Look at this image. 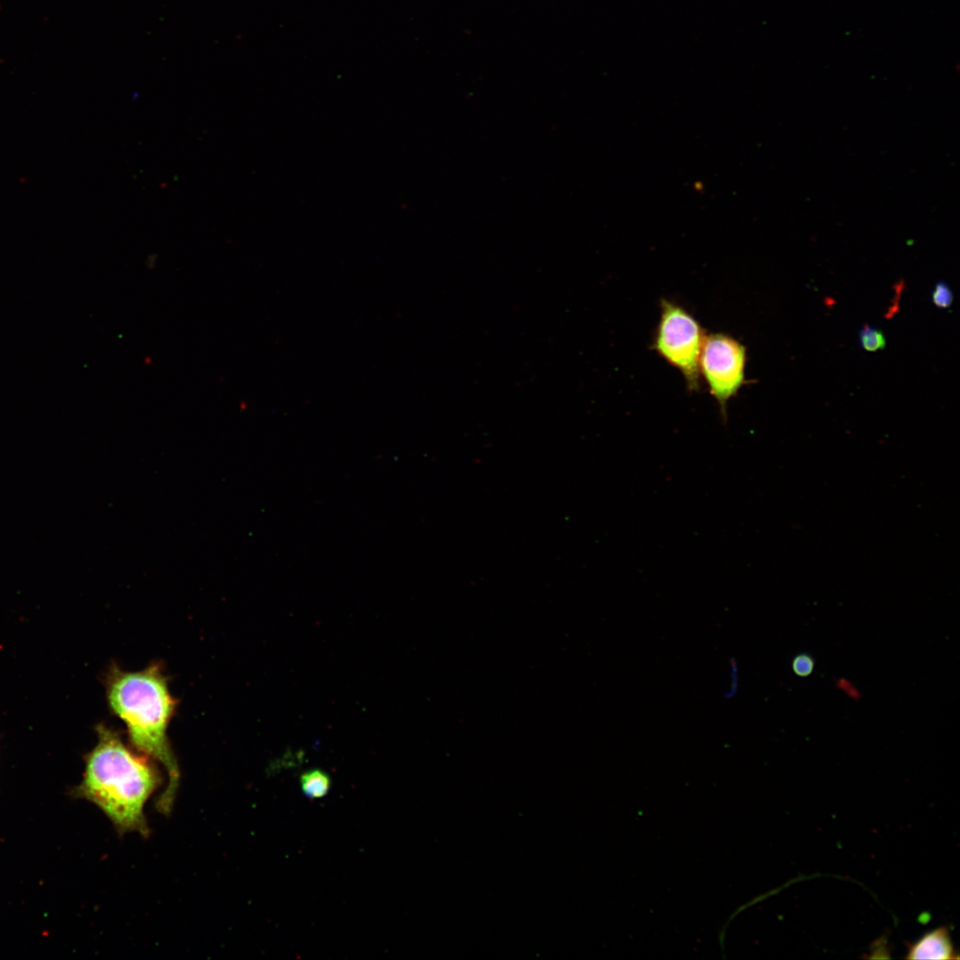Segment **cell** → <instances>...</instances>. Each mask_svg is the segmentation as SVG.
<instances>
[{
  "label": "cell",
  "instance_id": "6da1fadb",
  "mask_svg": "<svg viewBox=\"0 0 960 960\" xmlns=\"http://www.w3.org/2000/svg\"><path fill=\"white\" fill-rule=\"evenodd\" d=\"M98 732L79 794L95 804L120 835L148 836L144 809L161 785L160 773L147 756L132 751L112 730L100 726Z\"/></svg>",
  "mask_w": 960,
  "mask_h": 960
},
{
  "label": "cell",
  "instance_id": "7a4b0ae2",
  "mask_svg": "<svg viewBox=\"0 0 960 960\" xmlns=\"http://www.w3.org/2000/svg\"><path fill=\"white\" fill-rule=\"evenodd\" d=\"M108 700L114 713L125 724L133 747L164 766L169 780L157 801V809L165 814L170 812L180 772L167 738L175 700L163 669L157 664L136 672L114 668L108 680Z\"/></svg>",
  "mask_w": 960,
  "mask_h": 960
},
{
  "label": "cell",
  "instance_id": "3957f363",
  "mask_svg": "<svg viewBox=\"0 0 960 960\" xmlns=\"http://www.w3.org/2000/svg\"><path fill=\"white\" fill-rule=\"evenodd\" d=\"M705 333L699 322L680 305L662 299L652 348L683 375L687 388H700L699 361Z\"/></svg>",
  "mask_w": 960,
  "mask_h": 960
},
{
  "label": "cell",
  "instance_id": "277c9868",
  "mask_svg": "<svg viewBox=\"0 0 960 960\" xmlns=\"http://www.w3.org/2000/svg\"><path fill=\"white\" fill-rule=\"evenodd\" d=\"M747 349L739 340L724 333L705 335L699 361L700 374L719 405L724 421L727 404L747 383Z\"/></svg>",
  "mask_w": 960,
  "mask_h": 960
},
{
  "label": "cell",
  "instance_id": "5b68a950",
  "mask_svg": "<svg viewBox=\"0 0 960 960\" xmlns=\"http://www.w3.org/2000/svg\"><path fill=\"white\" fill-rule=\"evenodd\" d=\"M948 927L940 926L924 934L908 948L907 959H958Z\"/></svg>",
  "mask_w": 960,
  "mask_h": 960
},
{
  "label": "cell",
  "instance_id": "8992f818",
  "mask_svg": "<svg viewBox=\"0 0 960 960\" xmlns=\"http://www.w3.org/2000/svg\"><path fill=\"white\" fill-rule=\"evenodd\" d=\"M300 783L306 796L320 798L328 793L331 788V778L320 769H311L300 775Z\"/></svg>",
  "mask_w": 960,
  "mask_h": 960
},
{
  "label": "cell",
  "instance_id": "52a82bcc",
  "mask_svg": "<svg viewBox=\"0 0 960 960\" xmlns=\"http://www.w3.org/2000/svg\"><path fill=\"white\" fill-rule=\"evenodd\" d=\"M860 343L862 348L874 352L884 349L886 340L883 332L876 327L865 324L859 333Z\"/></svg>",
  "mask_w": 960,
  "mask_h": 960
},
{
  "label": "cell",
  "instance_id": "ba28073f",
  "mask_svg": "<svg viewBox=\"0 0 960 960\" xmlns=\"http://www.w3.org/2000/svg\"><path fill=\"white\" fill-rule=\"evenodd\" d=\"M815 668V660L811 653H796L791 660V669L799 677L811 676Z\"/></svg>",
  "mask_w": 960,
  "mask_h": 960
},
{
  "label": "cell",
  "instance_id": "9c48e42d",
  "mask_svg": "<svg viewBox=\"0 0 960 960\" xmlns=\"http://www.w3.org/2000/svg\"><path fill=\"white\" fill-rule=\"evenodd\" d=\"M932 300L937 308H948L953 302V292L946 282L939 281L933 289Z\"/></svg>",
  "mask_w": 960,
  "mask_h": 960
}]
</instances>
